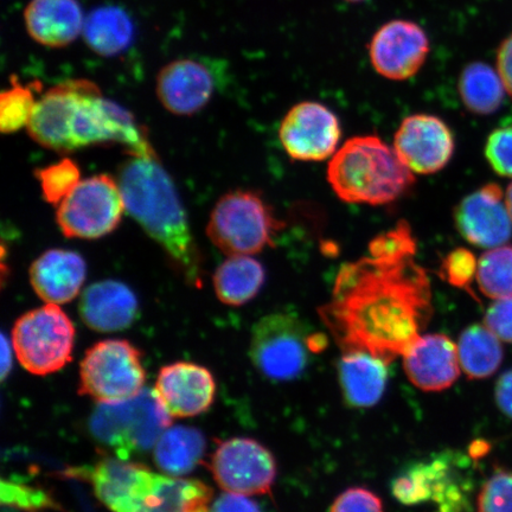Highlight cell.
<instances>
[{
  "label": "cell",
  "instance_id": "12",
  "mask_svg": "<svg viewBox=\"0 0 512 512\" xmlns=\"http://www.w3.org/2000/svg\"><path fill=\"white\" fill-rule=\"evenodd\" d=\"M430 37L420 24L396 18L381 25L371 36V67L382 78L406 81L420 72L430 55Z\"/></svg>",
  "mask_w": 512,
  "mask_h": 512
},
{
  "label": "cell",
  "instance_id": "8",
  "mask_svg": "<svg viewBox=\"0 0 512 512\" xmlns=\"http://www.w3.org/2000/svg\"><path fill=\"white\" fill-rule=\"evenodd\" d=\"M75 326L59 305L47 304L25 313L12 330L19 363L29 373L49 375L72 361Z\"/></svg>",
  "mask_w": 512,
  "mask_h": 512
},
{
  "label": "cell",
  "instance_id": "30",
  "mask_svg": "<svg viewBox=\"0 0 512 512\" xmlns=\"http://www.w3.org/2000/svg\"><path fill=\"white\" fill-rule=\"evenodd\" d=\"M447 466L435 460L419 464L394 480L392 491L398 501L406 505L425 503L428 499L444 498Z\"/></svg>",
  "mask_w": 512,
  "mask_h": 512
},
{
  "label": "cell",
  "instance_id": "4",
  "mask_svg": "<svg viewBox=\"0 0 512 512\" xmlns=\"http://www.w3.org/2000/svg\"><path fill=\"white\" fill-rule=\"evenodd\" d=\"M328 181L344 202L382 206L405 196L415 178L394 147L379 137L362 136L349 139L335 153Z\"/></svg>",
  "mask_w": 512,
  "mask_h": 512
},
{
  "label": "cell",
  "instance_id": "31",
  "mask_svg": "<svg viewBox=\"0 0 512 512\" xmlns=\"http://www.w3.org/2000/svg\"><path fill=\"white\" fill-rule=\"evenodd\" d=\"M477 283L486 297L512 298V247L490 249L478 261Z\"/></svg>",
  "mask_w": 512,
  "mask_h": 512
},
{
  "label": "cell",
  "instance_id": "14",
  "mask_svg": "<svg viewBox=\"0 0 512 512\" xmlns=\"http://www.w3.org/2000/svg\"><path fill=\"white\" fill-rule=\"evenodd\" d=\"M219 72L200 59L172 61L157 75L156 93L166 111L190 117L209 105L219 91Z\"/></svg>",
  "mask_w": 512,
  "mask_h": 512
},
{
  "label": "cell",
  "instance_id": "23",
  "mask_svg": "<svg viewBox=\"0 0 512 512\" xmlns=\"http://www.w3.org/2000/svg\"><path fill=\"white\" fill-rule=\"evenodd\" d=\"M388 366L368 352H344L338 363V376L345 402L352 408L375 406L387 387Z\"/></svg>",
  "mask_w": 512,
  "mask_h": 512
},
{
  "label": "cell",
  "instance_id": "38",
  "mask_svg": "<svg viewBox=\"0 0 512 512\" xmlns=\"http://www.w3.org/2000/svg\"><path fill=\"white\" fill-rule=\"evenodd\" d=\"M484 325L499 341L512 343V298L496 300L486 312Z\"/></svg>",
  "mask_w": 512,
  "mask_h": 512
},
{
  "label": "cell",
  "instance_id": "18",
  "mask_svg": "<svg viewBox=\"0 0 512 512\" xmlns=\"http://www.w3.org/2000/svg\"><path fill=\"white\" fill-rule=\"evenodd\" d=\"M157 473L125 459L102 460L91 472L95 495L112 512H143Z\"/></svg>",
  "mask_w": 512,
  "mask_h": 512
},
{
  "label": "cell",
  "instance_id": "17",
  "mask_svg": "<svg viewBox=\"0 0 512 512\" xmlns=\"http://www.w3.org/2000/svg\"><path fill=\"white\" fill-rule=\"evenodd\" d=\"M216 392L214 376L207 368L177 362L159 371L155 393L171 418H191L207 412Z\"/></svg>",
  "mask_w": 512,
  "mask_h": 512
},
{
  "label": "cell",
  "instance_id": "36",
  "mask_svg": "<svg viewBox=\"0 0 512 512\" xmlns=\"http://www.w3.org/2000/svg\"><path fill=\"white\" fill-rule=\"evenodd\" d=\"M485 157L498 175L512 177V127L498 128L491 133Z\"/></svg>",
  "mask_w": 512,
  "mask_h": 512
},
{
  "label": "cell",
  "instance_id": "28",
  "mask_svg": "<svg viewBox=\"0 0 512 512\" xmlns=\"http://www.w3.org/2000/svg\"><path fill=\"white\" fill-rule=\"evenodd\" d=\"M458 91L467 110L478 115L497 112L507 92L497 70L479 61L464 67L459 75Z\"/></svg>",
  "mask_w": 512,
  "mask_h": 512
},
{
  "label": "cell",
  "instance_id": "20",
  "mask_svg": "<svg viewBox=\"0 0 512 512\" xmlns=\"http://www.w3.org/2000/svg\"><path fill=\"white\" fill-rule=\"evenodd\" d=\"M23 17L31 40L51 49L78 40L86 21L79 0H30Z\"/></svg>",
  "mask_w": 512,
  "mask_h": 512
},
{
  "label": "cell",
  "instance_id": "35",
  "mask_svg": "<svg viewBox=\"0 0 512 512\" xmlns=\"http://www.w3.org/2000/svg\"><path fill=\"white\" fill-rule=\"evenodd\" d=\"M478 262L469 249H454L446 258L440 267V277L448 284L471 292L470 286L473 279L477 277Z\"/></svg>",
  "mask_w": 512,
  "mask_h": 512
},
{
  "label": "cell",
  "instance_id": "9",
  "mask_svg": "<svg viewBox=\"0 0 512 512\" xmlns=\"http://www.w3.org/2000/svg\"><path fill=\"white\" fill-rule=\"evenodd\" d=\"M126 210L118 179L96 175L83 179L59 204L56 222L69 239L96 240L118 228Z\"/></svg>",
  "mask_w": 512,
  "mask_h": 512
},
{
  "label": "cell",
  "instance_id": "3",
  "mask_svg": "<svg viewBox=\"0 0 512 512\" xmlns=\"http://www.w3.org/2000/svg\"><path fill=\"white\" fill-rule=\"evenodd\" d=\"M61 136L63 153L120 145L130 156L157 157L144 126L86 79L62 82Z\"/></svg>",
  "mask_w": 512,
  "mask_h": 512
},
{
  "label": "cell",
  "instance_id": "25",
  "mask_svg": "<svg viewBox=\"0 0 512 512\" xmlns=\"http://www.w3.org/2000/svg\"><path fill=\"white\" fill-rule=\"evenodd\" d=\"M133 22L123 9L104 6L86 17L82 37L87 47L102 57L117 56L131 46Z\"/></svg>",
  "mask_w": 512,
  "mask_h": 512
},
{
  "label": "cell",
  "instance_id": "24",
  "mask_svg": "<svg viewBox=\"0 0 512 512\" xmlns=\"http://www.w3.org/2000/svg\"><path fill=\"white\" fill-rule=\"evenodd\" d=\"M265 280L261 262L249 255H233L217 267L213 283L221 303L241 306L258 296Z\"/></svg>",
  "mask_w": 512,
  "mask_h": 512
},
{
  "label": "cell",
  "instance_id": "21",
  "mask_svg": "<svg viewBox=\"0 0 512 512\" xmlns=\"http://www.w3.org/2000/svg\"><path fill=\"white\" fill-rule=\"evenodd\" d=\"M32 288L47 304H67L79 296L87 278V265L79 253L50 249L29 271Z\"/></svg>",
  "mask_w": 512,
  "mask_h": 512
},
{
  "label": "cell",
  "instance_id": "1",
  "mask_svg": "<svg viewBox=\"0 0 512 512\" xmlns=\"http://www.w3.org/2000/svg\"><path fill=\"white\" fill-rule=\"evenodd\" d=\"M416 249L412 228L400 221L370 241L368 256L338 272L319 316L344 352H368L389 364L421 336L433 315L432 288Z\"/></svg>",
  "mask_w": 512,
  "mask_h": 512
},
{
  "label": "cell",
  "instance_id": "29",
  "mask_svg": "<svg viewBox=\"0 0 512 512\" xmlns=\"http://www.w3.org/2000/svg\"><path fill=\"white\" fill-rule=\"evenodd\" d=\"M460 367L469 379L494 375L503 361L501 341L485 325H472L459 338Z\"/></svg>",
  "mask_w": 512,
  "mask_h": 512
},
{
  "label": "cell",
  "instance_id": "6",
  "mask_svg": "<svg viewBox=\"0 0 512 512\" xmlns=\"http://www.w3.org/2000/svg\"><path fill=\"white\" fill-rule=\"evenodd\" d=\"M171 416L159 402L155 390H144L130 401L102 405L89 427L94 437L113 448L120 459L149 450L171 425Z\"/></svg>",
  "mask_w": 512,
  "mask_h": 512
},
{
  "label": "cell",
  "instance_id": "39",
  "mask_svg": "<svg viewBox=\"0 0 512 512\" xmlns=\"http://www.w3.org/2000/svg\"><path fill=\"white\" fill-rule=\"evenodd\" d=\"M9 492L3 490V499L8 498L11 505H17L19 508L25 509H41L49 507V499L46 495L40 494L30 488H22V486L14 484H5Z\"/></svg>",
  "mask_w": 512,
  "mask_h": 512
},
{
  "label": "cell",
  "instance_id": "11",
  "mask_svg": "<svg viewBox=\"0 0 512 512\" xmlns=\"http://www.w3.org/2000/svg\"><path fill=\"white\" fill-rule=\"evenodd\" d=\"M210 470L222 490L245 496L271 494L277 477L273 454L259 441L248 438L221 443Z\"/></svg>",
  "mask_w": 512,
  "mask_h": 512
},
{
  "label": "cell",
  "instance_id": "15",
  "mask_svg": "<svg viewBox=\"0 0 512 512\" xmlns=\"http://www.w3.org/2000/svg\"><path fill=\"white\" fill-rule=\"evenodd\" d=\"M394 149L409 170L432 175L450 162L454 137L444 120L431 114H414L402 121Z\"/></svg>",
  "mask_w": 512,
  "mask_h": 512
},
{
  "label": "cell",
  "instance_id": "32",
  "mask_svg": "<svg viewBox=\"0 0 512 512\" xmlns=\"http://www.w3.org/2000/svg\"><path fill=\"white\" fill-rule=\"evenodd\" d=\"M40 83L22 85L12 80V86L0 95V130L3 133H15L29 125L37 100L35 89Z\"/></svg>",
  "mask_w": 512,
  "mask_h": 512
},
{
  "label": "cell",
  "instance_id": "27",
  "mask_svg": "<svg viewBox=\"0 0 512 512\" xmlns=\"http://www.w3.org/2000/svg\"><path fill=\"white\" fill-rule=\"evenodd\" d=\"M206 450V440L196 428H168L155 445V462L166 475H187L200 464Z\"/></svg>",
  "mask_w": 512,
  "mask_h": 512
},
{
  "label": "cell",
  "instance_id": "5",
  "mask_svg": "<svg viewBox=\"0 0 512 512\" xmlns=\"http://www.w3.org/2000/svg\"><path fill=\"white\" fill-rule=\"evenodd\" d=\"M285 228L274 209L254 190L227 192L211 211L208 238L226 255H253L274 247Z\"/></svg>",
  "mask_w": 512,
  "mask_h": 512
},
{
  "label": "cell",
  "instance_id": "13",
  "mask_svg": "<svg viewBox=\"0 0 512 512\" xmlns=\"http://www.w3.org/2000/svg\"><path fill=\"white\" fill-rule=\"evenodd\" d=\"M287 155L300 162H322L334 155L342 137L336 114L320 102L303 101L287 112L279 130Z\"/></svg>",
  "mask_w": 512,
  "mask_h": 512
},
{
  "label": "cell",
  "instance_id": "2",
  "mask_svg": "<svg viewBox=\"0 0 512 512\" xmlns=\"http://www.w3.org/2000/svg\"><path fill=\"white\" fill-rule=\"evenodd\" d=\"M118 183L127 213L164 249L190 285H201L200 249L175 183L158 158L130 156L119 168Z\"/></svg>",
  "mask_w": 512,
  "mask_h": 512
},
{
  "label": "cell",
  "instance_id": "44",
  "mask_svg": "<svg viewBox=\"0 0 512 512\" xmlns=\"http://www.w3.org/2000/svg\"><path fill=\"white\" fill-rule=\"evenodd\" d=\"M505 203H507V208L512 220V183L508 187L507 195H505Z\"/></svg>",
  "mask_w": 512,
  "mask_h": 512
},
{
  "label": "cell",
  "instance_id": "34",
  "mask_svg": "<svg viewBox=\"0 0 512 512\" xmlns=\"http://www.w3.org/2000/svg\"><path fill=\"white\" fill-rule=\"evenodd\" d=\"M478 512H512V472L497 471L486 480L479 492Z\"/></svg>",
  "mask_w": 512,
  "mask_h": 512
},
{
  "label": "cell",
  "instance_id": "45",
  "mask_svg": "<svg viewBox=\"0 0 512 512\" xmlns=\"http://www.w3.org/2000/svg\"><path fill=\"white\" fill-rule=\"evenodd\" d=\"M344 2L350 3V4H360L367 2V0H344Z\"/></svg>",
  "mask_w": 512,
  "mask_h": 512
},
{
  "label": "cell",
  "instance_id": "42",
  "mask_svg": "<svg viewBox=\"0 0 512 512\" xmlns=\"http://www.w3.org/2000/svg\"><path fill=\"white\" fill-rule=\"evenodd\" d=\"M496 403L503 414L512 419V369L504 373L496 384Z\"/></svg>",
  "mask_w": 512,
  "mask_h": 512
},
{
  "label": "cell",
  "instance_id": "41",
  "mask_svg": "<svg viewBox=\"0 0 512 512\" xmlns=\"http://www.w3.org/2000/svg\"><path fill=\"white\" fill-rule=\"evenodd\" d=\"M497 72L505 91L512 96V34L505 38L497 50Z\"/></svg>",
  "mask_w": 512,
  "mask_h": 512
},
{
  "label": "cell",
  "instance_id": "26",
  "mask_svg": "<svg viewBox=\"0 0 512 512\" xmlns=\"http://www.w3.org/2000/svg\"><path fill=\"white\" fill-rule=\"evenodd\" d=\"M213 491L196 479L156 475L143 512H210Z\"/></svg>",
  "mask_w": 512,
  "mask_h": 512
},
{
  "label": "cell",
  "instance_id": "37",
  "mask_svg": "<svg viewBox=\"0 0 512 512\" xmlns=\"http://www.w3.org/2000/svg\"><path fill=\"white\" fill-rule=\"evenodd\" d=\"M330 512H384L380 497L363 488L344 491L332 504Z\"/></svg>",
  "mask_w": 512,
  "mask_h": 512
},
{
  "label": "cell",
  "instance_id": "33",
  "mask_svg": "<svg viewBox=\"0 0 512 512\" xmlns=\"http://www.w3.org/2000/svg\"><path fill=\"white\" fill-rule=\"evenodd\" d=\"M36 177L40 182L44 200L59 206L80 184L81 170L73 159L64 158L46 168L38 169Z\"/></svg>",
  "mask_w": 512,
  "mask_h": 512
},
{
  "label": "cell",
  "instance_id": "40",
  "mask_svg": "<svg viewBox=\"0 0 512 512\" xmlns=\"http://www.w3.org/2000/svg\"><path fill=\"white\" fill-rule=\"evenodd\" d=\"M210 512H261V510L259 505L248 496L227 492L217 499Z\"/></svg>",
  "mask_w": 512,
  "mask_h": 512
},
{
  "label": "cell",
  "instance_id": "16",
  "mask_svg": "<svg viewBox=\"0 0 512 512\" xmlns=\"http://www.w3.org/2000/svg\"><path fill=\"white\" fill-rule=\"evenodd\" d=\"M458 232L471 245L496 248L507 243L512 234V220L502 188L495 183L466 196L454 210Z\"/></svg>",
  "mask_w": 512,
  "mask_h": 512
},
{
  "label": "cell",
  "instance_id": "7",
  "mask_svg": "<svg viewBox=\"0 0 512 512\" xmlns=\"http://www.w3.org/2000/svg\"><path fill=\"white\" fill-rule=\"evenodd\" d=\"M145 379L140 351L124 339H107L86 351L79 393L102 405H114L142 394Z\"/></svg>",
  "mask_w": 512,
  "mask_h": 512
},
{
  "label": "cell",
  "instance_id": "10",
  "mask_svg": "<svg viewBox=\"0 0 512 512\" xmlns=\"http://www.w3.org/2000/svg\"><path fill=\"white\" fill-rule=\"evenodd\" d=\"M310 336L293 313L278 312L254 325L251 358L268 380L291 381L302 376L309 363Z\"/></svg>",
  "mask_w": 512,
  "mask_h": 512
},
{
  "label": "cell",
  "instance_id": "22",
  "mask_svg": "<svg viewBox=\"0 0 512 512\" xmlns=\"http://www.w3.org/2000/svg\"><path fill=\"white\" fill-rule=\"evenodd\" d=\"M138 299L117 280L99 281L83 291L79 311L89 329L117 332L130 328L138 315Z\"/></svg>",
  "mask_w": 512,
  "mask_h": 512
},
{
  "label": "cell",
  "instance_id": "19",
  "mask_svg": "<svg viewBox=\"0 0 512 512\" xmlns=\"http://www.w3.org/2000/svg\"><path fill=\"white\" fill-rule=\"evenodd\" d=\"M409 381L424 392H443L459 379L458 345L441 334L420 336L403 355Z\"/></svg>",
  "mask_w": 512,
  "mask_h": 512
},
{
  "label": "cell",
  "instance_id": "43",
  "mask_svg": "<svg viewBox=\"0 0 512 512\" xmlns=\"http://www.w3.org/2000/svg\"><path fill=\"white\" fill-rule=\"evenodd\" d=\"M12 366L11 361V347L5 335H3L2 342V380L6 379V376L10 373V369Z\"/></svg>",
  "mask_w": 512,
  "mask_h": 512
}]
</instances>
